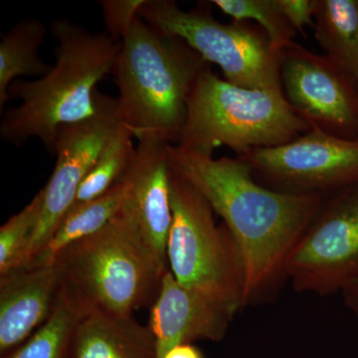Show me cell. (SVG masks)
Returning a JSON list of instances; mask_svg holds the SVG:
<instances>
[{
	"instance_id": "cell-1",
	"label": "cell",
	"mask_w": 358,
	"mask_h": 358,
	"mask_svg": "<svg viewBox=\"0 0 358 358\" xmlns=\"http://www.w3.org/2000/svg\"><path fill=\"white\" fill-rule=\"evenodd\" d=\"M167 155L169 166L204 197L234 238L244 267V308L274 291L327 194L268 189L238 157L216 159L176 145L167 147Z\"/></svg>"
},
{
	"instance_id": "cell-2",
	"label": "cell",
	"mask_w": 358,
	"mask_h": 358,
	"mask_svg": "<svg viewBox=\"0 0 358 358\" xmlns=\"http://www.w3.org/2000/svg\"><path fill=\"white\" fill-rule=\"evenodd\" d=\"M50 28L57 41L55 65L38 79L11 84L9 96L21 103L2 114L0 136L15 145L36 138L53 152L61 127L90 119L107 105L110 96L99 93L96 85L113 74L122 42L67 20Z\"/></svg>"
},
{
	"instance_id": "cell-3",
	"label": "cell",
	"mask_w": 358,
	"mask_h": 358,
	"mask_svg": "<svg viewBox=\"0 0 358 358\" xmlns=\"http://www.w3.org/2000/svg\"><path fill=\"white\" fill-rule=\"evenodd\" d=\"M208 66L182 39L136 18L122 41L112 74L119 90L120 124L138 141L178 145L188 96Z\"/></svg>"
},
{
	"instance_id": "cell-4",
	"label": "cell",
	"mask_w": 358,
	"mask_h": 358,
	"mask_svg": "<svg viewBox=\"0 0 358 358\" xmlns=\"http://www.w3.org/2000/svg\"><path fill=\"white\" fill-rule=\"evenodd\" d=\"M53 265L61 292L85 315L115 317L150 308L169 270L148 249L122 208L95 234L63 250Z\"/></svg>"
},
{
	"instance_id": "cell-5",
	"label": "cell",
	"mask_w": 358,
	"mask_h": 358,
	"mask_svg": "<svg viewBox=\"0 0 358 358\" xmlns=\"http://www.w3.org/2000/svg\"><path fill=\"white\" fill-rule=\"evenodd\" d=\"M312 129L279 92L242 88L205 68L187 100L178 145L213 157L225 145L238 155L291 143Z\"/></svg>"
},
{
	"instance_id": "cell-6",
	"label": "cell",
	"mask_w": 358,
	"mask_h": 358,
	"mask_svg": "<svg viewBox=\"0 0 358 358\" xmlns=\"http://www.w3.org/2000/svg\"><path fill=\"white\" fill-rule=\"evenodd\" d=\"M169 189L171 274L183 288L236 315L244 308L245 275L234 238L224 224H216L204 197L171 166Z\"/></svg>"
},
{
	"instance_id": "cell-7",
	"label": "cell",
	"mask_w": 358,
	"mask_h": 358,
	"mask_svg": "<svg viewBox=\"0 0 358 358\" xmlns=\"http://www.w3.org/2000/svg\"><path fill=\"white\" fill-rule=\"evenodd\" d=\"M140 17L154 29L182 39L208 64L219 66L224 80L242 88L282 93V51L249 21L223 24L209 6L183 10L173 0H147Z\"/></svg>"
},
{
	"instance_id": "cell-8",
	"label": "cell",
	"mask_w": 358,
	"mask_h": 358,
	"mask_svg": "<svg viewBox=\"0 0 358 358\" xmlns=\"http://www.w3.org/2000/svg\"><path fill=\"white\" fill-rule=\"evenodd\" d=\"M285 275L298 293L322 296L358 282V182L327 195L292 250Z\"/></svg>"
},
{
	"instance_id": "cell-9",
	"label": "cell",
	"mask_w": 358,
	"mask_h": 358,
	"mask_svg": "<svg viewBox=\"0 0 358 358\" xmlns=\"http://www.w3.org/2000/svg\"><path fill=\"white\" fill-rule=\"evenodd\" d=\"M257 182L289 194H329L358 182V140L312 127L291 143L237 155Z\"/></svg>"
},
{
	"instance_id": "cell-10",
	"label": "cell",
	"mask_w": 358,
	"mask_h": 358,
	"mask_svg": "<svg viewBox=\"0 0 358 358\" xmlns=\"http://www.w3.org/2000/svg\"><path fill=\"white\" fill-rule=\"evenodd\" d=\"M280 77L287 102L310 126L358 140V83L353 78L296 42L282 51Z\"/></svg>"
},
{
	"instance_id": "cell-11",
	"label": "cell",
	"mask_w": 358,
	"mask_h": 358,
	"mask_svg": "<svg viewBox=\"0 0 358 358\" xmlns=\"http://www.w3.org/2000/svg\"><path fill=\"white\" fill-rule=\"evenodd\" d=\"M120 126L117 100L110 98L105 108L94 117L58 129L53 148L56 164L50 179L41 189L43 208L33 236L28 264L43 248L75 203L80 186Z\"/></svg>"
},
{
	"instance_id": "cell-12",
	"label": "cell",
	"mask_w": 358,
	"mask_h": 358,
	"mask_svg": "<svg viewBox=\"0 0 358 358\" xmlns=\"http://www.w3.org/2000/svg\"><path fill=\"white\" fill-rule=\"evenodd\" d=\"M154 141H141L124 180L128 194L124 209L138 228L155 258L169 267L167 243L173 225L167 147Z\"/></svg>"
},
{
	"instance_id": "cell-13",
	"label": "cell",
	"mask_w": 358,
	"mask_h": 358,
	"mask_svg": "<svg viewBox=\"0 0 358 358\" xmlns=\"http://www.w3.org/2000/svg\"><path fill=\"white\" fill-rule=\"evenodd\" d=\"M150 327L157 343V358L176 345L196 341H220L235 313L192 293L167 270L162 288L150 308Z\"/></svg>"
},
{
	"instance_id": "cell-14",
	"label": "cell",
	"mask_w": 358,
	"mask_h": 358,
	"mask_svg": "<svg viewBox=\"0 0 358 358\" xmlns=\"http://www.w3.org/2000/svg\"><path fill=\"white\" fill-rule=\"evenodd\" d=\"M55 266L0 275V355L17 348L46 322L60 294Z\"/></svg>"
},
{
	"instance_id": "cell-15",
	"label": "cell",
	"mask_w": 358,
	"mask_h": 358,
	"mask_svg": "<svg viewBox=\"0 0 358 358\" xmlns=\"http://www.w3.org/2000/svg\"><path fill=\"white\" fill-rule=\"evenodd\" d=\"M73 358H157V343L133 315L92 313L78 327Z\"/></svg>"
},
{
	"instance_id": "cell-16",
	"label": "cell",
	"mask_w": 358,
	"mask_h": 358,
	"mask_svg": "<svg viewBox=\"0 0 358 358\" xmlns=\"http://www.w3.org/2000/svg\"><path fill=\"white\" fill-rule=\"evenodd\" d=\"M128 194V185L120 182L98 199L71 206L43 248L26 268L53 265L59 254L68 246L95 234L122 210Z\"/></svg>"
},
{
	"instance_id": "cell-17",
	"label": "cell",
	"mask_w": 358,
	"mask_h": 358,
	"mask_svg": "<svg viewBox=\"0 0 358 358\" xmlns=\"http://www.w3.org/2000/svg\"><path fill=\"white\" fill-rule=\"evenodd\" d=\"M313 29L324 56L358 83V0H317Z\"/></svg>"
},
{
	"instance_id": "cell-18",
	"label": "cell",
	"mask_w": 358,
	"mask_h": 358,
	"mask_svg": "<svg viewBox=\"0 0 358 358\" xmlns=\"http://www.w3.org/2000/svg\"><path fill=\"white\" fill-rule=\"evenodd\" d=\"M46 27L36 18H25L1 35L0 41V110L9 99V87L22 76L41 78L51 69L42 60L39 48Z\"/></svg>"
},
{
	"instance_id": "cell-19",
	"label": "cell",
	"mask_w": 358,
	"mask_h": 358,
	"mask_svg": "<svg viewBox=\"0 0 358 358\" xmlns=\"http://www.w3.org/2000/svg\"><path fill=\"white\" fill-rule=\"evenodd\" d=\"M83 310L61 292L46 322L22 345L1 358H73Z\"/></svg>"
},
{
	"instance_id": "cell-20",
	"label": "cell",
	"mask_w": 358,
	"mask_h": 358,
	"mask_svg": "<svg viewBox=\"0 0 358 358\" xmlns=\"http://www.w3.org/2000/svg\"><path fill=\"white\" fill-rule=\"evenodd\" d=\"M133 138L131 131L122 124L117 128L80 186L75 203L102 196L124 178L136 154Z\"/></svg>"
},
{
	"instance_id": "cell-21",
	"label": "cell",
	"mask_w": 358,
	"mask_h": 358,
	"mask_svg": "<svg viewBox=\"0 0 358 358\" xmlns=\"http://www.w3.org/2000/svg\"><path fill=\"white\" fill-rule=\"evenodd\" d=\"M42 208L43 194L40 190L29 204L0 228V275L28 265L30 247Z\"/></svg>"
},
{
	"instance_id": "cell-22",
	"label": "cell",
	"mask_w": 358,
	"mask_h": 358,
	"mask_svg": "<svg viewBox=\"0 0 358 358\" xmlns=\"http://www.w3.org/2000/svg\"><path fill=\"white\" fill-rule=\"evenodd\" d=\"M210 3L235 21H256L277 50L282 51L294 42L296 31L278 0H213Z\"/></svg>"
},
{
	"instance_id": "cell-23",
	"label": "cell",
	"mask_w": 358,
	"mask_h": 358,
	"mask_svg": "<svg viewBox=\"0 0 358 358\" xmlns=\"http://www.w3.org/2000/svg\"><path fill=\"white\" fill-rule=\"evenodd\" d=\"M147 0H102L103 23L106 33L115 40L122 42L129 34L140 11Z\"/></svg>"
},
{
	"instance_id": "cell-24",
	"label": "cell",
	"mask_w": 358,
	"mask_h": 358,
	"mask_svg": "<svg viewBox=\"0 0 358 358\" xmlns=\"http://www.w3.org/2000/svg\"><path fill=\"white\" fill-rule=\"evenodd\" d=\"M278 4L296 32L303 33L306 26L313 27L317 0H278Z\"/></svg>"
},
{
	"instance_id": "cell-25",
	"label": "cell",
	"mask_w": 358,
	"mask_h": 358,
	"mask_svg": "<svg viewBox=\"0 0 358 358\" xmlns=\"http://www.w3.org/2000/svg\"><path fill=\"white\" fill-rule=\"evenodd\" d=\"M164 358H204L199 348H195L192 343H183L176 345L173 350H169Z\"/></svg>"
},
{
	"instance_id": "cell-26",
	"label": "cell",
	"mask_w": 358,
	"mask_h": 358,
	"mask_svg": "<svg viewBox=\"0 0 358 358\" xmlns=\"http://www.w3.org/2000/svg\"><path fill=\"white\" fill-rule=\"evenodd\" d=\"M341 294L346 308L358 319V282L346 287Z\"/></svg>"
}]
</instances>
